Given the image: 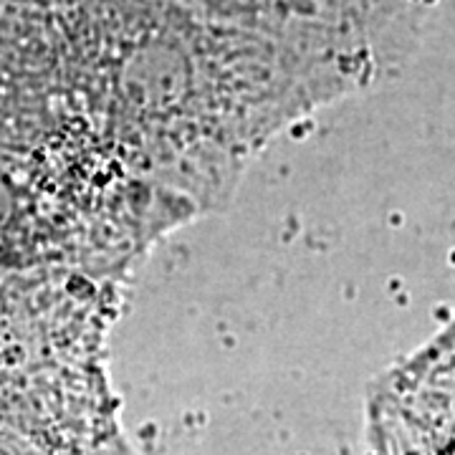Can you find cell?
<instances>
[{"instance_id":"6da1fadb","label":"cell","mask_w":455,"mask_h":455,"mask_svg":"<svg viewBox=\"0 0 455 455\" xmlns=\"http://www.w3.org/2000/svg\"><path fill=\"white\" fill-rule=\"evenodd\" d=\"M367 455H455V319L372 385Z\"/></svg>"}]
</instances>
